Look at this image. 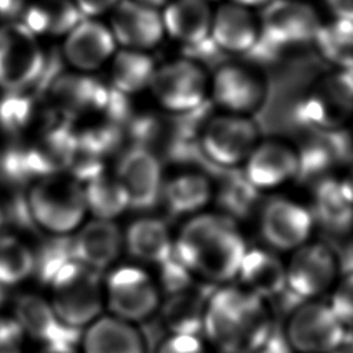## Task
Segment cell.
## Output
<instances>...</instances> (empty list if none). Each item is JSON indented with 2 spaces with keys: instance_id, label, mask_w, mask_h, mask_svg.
I'll return each instance as SVG.
<instances>
[{
  "instance_id": "6da1fadb",
  "label": "cell",
  "mask_w": 353,
  "mask_h": 353,
  "mask_svg": "<svg viewBox=\"0 0 353 353\" xmlns=\"http://www.w3.org/2000/svg\"><path fill=\"white\" fill-rule=\"evenodd\" d=\"M274 330L269 301L239 284L205 296L200 335L214 353H261Z\"/></svg>"
},
{
  "instance_id": "7a4b0ae2",
  "label": "cell",
  "mask_w": 353,
  "mask_h": 353,
  "mask_svg": "<svg viewBox=\"0 0 353 353\" xmlns=\"http://www.w3.org/2000/svg\"><path fill=\"white\" fill-rule=\"evenodd\" d=\"M245 251L237 225L219 214L193 215L174 241V255L190 276L218 285L236 279Z\"/></svg>"
},
{
  "instance_id": "3957f363",
  "label": "cell",
  "mask_w": 353,
  "mask_h": 353,
  "mask_svg": "<svg viewBox=\"0 0 353 353\" xmlns=\"http://www.w3.org/2000/svg\"><path fill=\"white\" fill-rule=\"evenodd\" d=\"M99 273L70 259L50 279L47 298L58 320L66 328L81 332L105 313L103 280Z\"/></svg>"
},
{
  "instance_id": "277c9868",
  "label": "cell",
  "mask_w": 353,
  "mask_h": 353,
  "mask_svg": "<svg viewBox=\"0 0 353 353\" xmlns=\"http://www.w3.org/2000/svg\"><path fill=\"white\" fill-rule=\"evenodd\" d=\"M28 210L40 229L66 236L83 225L87 212L84 188L69 176H46L30 188Z\"/></svg>"
},
{
  "instance_id": "5b68a950",
  "label": "cell",
  "mask_w": 353,
  "mask_h": 353,
  "mask_svg": "<svg viewBox=\"0 0 353 353\" xmlns=\"http://www.w3.org/2000/svg\"><path fill=\"white\" fill-rule=\"evenodd\" d=\"M103 302L106 313L138 325L159 313L163 294L143 268L121 265L103 279Z\"/></svg>"
},
{
  "instance_id": "8992f818",
  "label": "cell",
  "mask_w": 353,
  "mask_h": 353,
  "mask_svg": "<svg viewBox=\"0 0 353 353\" xmlns=\"http://www.w3.org/2000/svg\"><path fill=\"white\" fill-rule=\"evenodd\" d=\"M303 123L321 132H334L353 117V73L338 69L320 77L299 103Z\"/></svg>"
},
{
  "instance_id": "52a82bcc",
  "label": "cell",
  "mask_w": 353,
  "mask_h": 353,
  "mask_svg": "<svg viewBox=\"0 0 353 353\" xmlns=\"http://www.w3.org/2000/svg\"><path fill=\"white\" fill-rule=\"evenodd\" d=\"M346 330L321 299L301 301L287 316L283 339L291 353H331Z\"/></svg>"
},
{
  "instance_id": "ba28073f",
  "label": "cell",
  "mask_w": 353,
  "mask_h": 353,
  "mask_svg": "<svg viewBox=\"0 0 353 353\" xmlns=\"http://www.w3.org/2000/svg\"><path fill=\"white\" fill-rule=\"evenodd\" d=\"M339 259L331 247L307 241L291 251L285 262L287 290L301 301L320 299L339 280Z\"/></svg>"
},
{
  "instance_id": "9c48e42d",
  "label": "cell",
  "mask_w": 353,
  "mask_h": 353,
  "mask_svg": "<svg viewBox=\"0 0 353 353\" xmlns=\"http://www.w3.org/2000/svg\"><path fill=\"white\" fill-rule=\"evenodd\" d=\"M149 87L164 109L188 113L204 102L210 92V80L197 62L174 59L156 66Z\"/></svg>"
},
{
  "instance_id": "30bf717a",
  "label": "cell",
  "mask_w": 353,
  "mask_h": 353,
  "mask_svg": "<svg viewBox=\"0 0 353 353\" xmlns=\"http://www.w3.org/2000/svg\"><path fill=\"white\" fill-rule=\"evenodd\" d=\"M44 63L36 34L26 25L0 26V88L21 91L39 79Z\"/></svg>"
},
{
  "instance_id": "8fae6325",
  "label": "cell",
  "mask_w": 353,
  "mask_h": 353,
  "mask_svg": "<svg viewBox=\"0 0 353 353\" xmlns=\"http://www.w3.org/2000/svg\"><path fill=\"white\" fill-rule=\"evenodd\" d=\"M258 142L259 130L250 116L226 112L211 117L200 134L201 150L222 167L244 164Z\"/></svg>"
},
{
  "instance_id": "7c38bea8",
  "label": "cell",
  "mask_w": 353,
  "mask_h": 353,
  "mask_svg": "<svg viewBox=\"0 0 353 353\" xmlns=\"http://www.w3.org/2000/svg\"><path fill=\"white\" fill-rule=\"evenodd\" d=\"M210 94L226 113L251 116L263 108L268 84L258 70L247 65L226 63L210 80Z\"/></svg>"
},
{
  "instance_id": "4fadbf2b",
  "label": "cell",
  "mask_w": 353,
  "mask_h": 353,
  "mask_svg": "<svg viewBox=\"0 0 353 353\" xmlns=\"http://www.w3.org/2000/svg\"><path fill=\"white\" fill-rule=\"evenodd\" d=\"M320 28L319 14L305 0H270L259 21L261 36L283 47L314 41Z\"/></svg>"
},
{
  "instance_id": "5bb4252c",
  "label": "cell",
  "mask_w": 353,
  "mask_h": 353,
  "mask_svg": "<svg viewBox=\"0 0 353 353\" xmlns=\"http://www.w3.org/2000/svg\"><path fill=\"white\" fill-rule=\"evenodd\" d=\"M310 211L290 199H273L261 212L259 228L263 240L276 251H294L309 241L313 232Z\"/></svg>"
},
{
  "instance_id": "9a60e30c",
  "label": "cell",
  "mask_w": 353,
  "mask_h": 353,
  "mask_svg": "<svg viewBox=\"0 0 353 353\" xmlns=\"http://www.w3.org/2000/svg\"><path fill=\"white\" fill-rule=\"evenodd\" d=\"M110 32L123 48L148 51L157 46L164 32L157 7L138 0H120L110 11Z\"/></svg>"
},
{
  "instance_id": "2e32d148",
  "label": "cell",
  "mask_w": 353,
  "mask_h": 353,
  "mask_svg": "<svg viewBox=\"0 0 353 353\" xmlns=\"http://www.w3.org/2000/svg\"><path fill=\"white\" fill-rule=\"evenodd\" d=\"M114 176L127 196L128 207L149 210L161 197V165L159 159L145 148L127 150L119 160Z\"/></svg>"
},
{
  "instance_id": "e0dca14e",
  "label": "cell",
  "mask_w": 353,
  "mask_h": 353,
  "mask_svg": "<svg viewBox=\"0 0 353 353\" xmlns=\"http://www.w3.org/2000/svg\"><path fill=\"white\" fill-rule=\"evenodd\" d=\"M247 182L255 189L279 188L301 171L299 153L280 141H259L244 161Z\"/></svg>"
},
{
  "instance_id": "ac0fdd59",
  "label": "cell",
  "mask_w": 353,
  "mask_h": 353,
  "mask_svg": "<svg viewBox=\"0 0 353 353\" xmlns=\"http://www.w3.org/2000/svg\"><path fill=\"white\" fill-rule=\"evenodd\" d=\"M62 51L70 66L79 72H92L113 57L116 41L106 25L88 18L66 33Z\"/></svg>"
},
{
  "instance_id": "d6986e66",
  "label": "cell",
  "mask_w": 353,
  "mask_h": 353,
  "mask_svg": "<svg viewBox=\"0 0 353 353\" xmlns=\"http://www.w3.org/2000/svg\"><path fill=\"white\" fill-rule=\"evenodd\" d=\"M124 247V236L113 219L95 218L77 229L70 241L72 258L97 272L109 269Z\"/></svg>"
},
{
  "instance_id": "ffe728a7",
  "label": "cell",
  "mask_w": 353,
  "mask_h": 353,
  "mask_svg": "<svg viewBox=\"0 0 353 353\" xmlns=\"http://www.w3.org/2000/svg\"><path fill=\"white\" fill-rule=\"evenodd\" d=\"M79 352L148 353V345L137 324L105 312L81 330Z\"/></svg>"
},
{
  "instance_id": "44dd1931",
  "label": "cell",
  "mask_w": 353,
  "mask_h": 353,
  "mask_svg": "<svg viewBox=\"0 0 353 353\" xmlns=\"http://www.w3.org/2000/svg\"><path fill=\"white\" fill-rule=\"evenodd\" d=\"M11 314L25 331L28 339H34L41 345L54 342L73 343L72 338L79 334V331L66 328L58 320L48 298L37 292L18 295L12 303Z\"/></svg>"
},
{
  "instance_id": "7402d4cb",
  "label": "cell",
  "mask_w": 353,
  "mask_h": 353,
  "mask_svg": "<svg viewBox=\"0 0 353 353\" xmlns=\"http://www.w3.org/2000/svg\"><path fill=\"white\" fill-rule=\"evenodd\" d=\"M259 37V21L250 8L226 1L212 12L210 39L219 50L244 54L256 46Z\"/></svg>"
},
{
  "instance_id": "603a6c76",
  "label": "cell",
  "mask_w": 353,
  "mask_h": 353,
  "mask_svg": "<svg viewBox=\"0 0 353 353\" xmlns=\"http://www.w3.org/2000/svg\"><path fill=\"white\" fill-rule=\"evenodd\" d=\"M212 12L208 0H170L161 11L164 32L176 41L197 46L210 39Z\"/></svg>"
},
{
  "instance_id": "cb8c5ba5",
  "label": "cell",
  "mask_w": 353,
  "mask_h": 353,
  "mask_svg": "<svg viewBox=\"0 0 353 353\" xmlns=\"http://www.w3.org/2000/svg\"><path fill=\"white\" fill-rule=\"evenodd\" d=\"M236 279L239 285L269 301L287 288L285 262L273 251L247 248Z\"/></svg>"
},
{
  "instance_id": "d4e9b609",
  "label": "cell",
  "mask_w": 353,
  "mask_h": 353,
  "mask_svg": "<svg viewBox=\"0 0 353 353\" xmlns=\"http://www.w3.org/2000/svg\"><path fill=\"white\" fill-rule=\"evenodd\" d=\"M124 245L135 259L160 265L174 252V241L167 225L153 216L138 218L124 234Z\"/></svg>"
},
{
  "instance_id": "484cf974",
  "label": "cell",
  "mask_w": 353,
  "mask_h": 353,
  "mask_svg": "<svg viewBox=\"0 0 353 353\" xmlns=\"http://www.w3.org/2000/svg\"><path fill=\"white\" fill-rule=\"evenodd\" d=\"M161 197L175 215H196L212 197L210 179L200 172H182L163 183Z\"/></svg>"
},
{
  "instance_id": "4316f807",
  "label": "cell",
  "mask_w": 353,
  "mask_h": 353,
  "mask_svg": "<svg viewBox=\"0 0 353 353\" xmlns=\"http://www.w3.org/2000/svg\"><path fill=\"white\" fill-rule=\"evenodd\" d=\"M204 301L205 296L199 295L192 288L168 295L159 309L167 332L200 335Z\"/></svg>"
},
{
  "instance_id": "83f0119b",
  "label": "cell",
  "mask_w": 353,
  "mask_h": 353,
  "mask_svg": "<svg viewBox=\"0 0 353 353\" xmlns=\"http://www.w3.org/2000/svg\"><path fill=\"white\" fill-rule=\"evenodd\" d=\"M154 69L153 59L145 51L123 48L113 54L112 84L119 94H137L149 87Z\"/></svg>"
},
{
  "instance_id": "f1b7e54d",
  "label": "cell",
  "mask_w": 353,
  "mask_h": 353,
  "mask_svg": "<svg viewBox=\"0 0 353 353\" xmlns=\"http://www.w3.org/2000/svg\"><path fill=\"white\" fill-rule=\"evenodd\" d=\"M80 12L72 0H36L26 8V25L36 32L68 33L80 19Z\"/></svg>"
},
{
  "instance_id": "f546056e",
  "label": "cell",
  "mask_w": 353,
  "mask_h": 353,
  "mask_svg": "<svg viewBox=\"0 0 353 353\" xmlns=\"http://www.w3.org/2000/svg\"><path fill=\"white\" fill-rule=\"evenodd\" d=\"M84 197L87 211L101 219H113L128 207L127 196L117 178L103 172L87 182Z\"/></svg>"
},
{
  "instance_id": "4dcf8cb0",
  "label": "cell",
  "mask_w": 353,
  "mask_h": 353,
  "mask_svg": "<svg viewBox=\"0 0 353 353\" xmlns=\"http://www.w3.org/2000/svg\"><path fill=\"white\" fill-rule=\"evenodd\" d=\"M314 43L327 61L341 70L350 72L353 68V21L335 18L328 25L321 23Z\"/></svg>"
},
{
  "instance_id": "1f68e13d",
  "label": "cell",
  "mask_w": 353,
  "mask_h": 353,
  "mask_svg": "<svg viewBox=\"0 0 353 353\" xmlns=\"http://www.w3.org/2000/svg\"><path fill=\"white\" fill-rule=\"evenodd\" d=\"M36 268L33 251L18 237H0V285L14 287L28 280Z\"/></svg>"
},
{
  "instance_id": "d6a6232c",
  "label": "cell",
  "mask_w": 353,
  "mask_h": 353,
  "mask_svg": "<svg viewBox=\"0 0 353 353\" xmlns=\"http://www.w3.org/2000/svg\"><path fill=\"white\" fill-rule=\"evenodd\" d=\"M328 295L331 310L343 328L353 332V270L339 277Z\"/></svg>"
},
{
  "instance_id": "836d02e7",
  "label": "cell",
  "mask_w": 353,
  "mask_h": 353,
  "mask_svg": "<svg viewBox=\"0 0 353 353\" xmlns=\"http://www.w3.org/2000/svg\"><path fill=\"white\" fill-rule=\"evenodd\" d=\"M153 353H214L201 335L167 334Z\"/></svg>"
},
{
  "instance_id": "e575fe53",
  "label": "cell",
  "mask_w": 353,
  "mask_h": 353,
  "mask_svg": "<svg viewBox=\"0 0 353 353\" xmlns=\"http://www.w3.org/2000/svg\"><path fill=\"white\" fill-rule=\"evenodd\" d=\"M28 336L12 314L0 313V353H25Z\"/></svg>"
},
{
  "instance_id": "d590c367",
  "label": "cell",
  "mask_w": 353,
  "mask_h": 353,
  "mask_svg": "<svg viewBox=\"0 0 353 353\" xmlns=\"http://www.w3.org/2000/svg\"><path fill=\"white\" fill-rule=\"evenodd\" d=\"M80 15L94 18L110 12L120 0H72Z\"/></svg>"
},
{
  "instance_id": "8d00e7d4",
  "label": "cell",
  "mask_w": 353,
  "mask_h": 353,
  "mask_svg": "<svg viewBox=\"0 0 353 353\" xmlns=\"http://www.w3.org/2000/svg\"><path fill=\"white\" fill-rule=\"evenodd\" d=\"M335 18L353 21V0H325Z\"/></svg>"
},
{
  "instance_id": "74e56055",
  "label": "cell",
  "mask_w": 353,
  "mask_h": 353,
  "mask_svg": "<svg viewBox=\"0 0 353 353\" xmlns=\"http://www.w3.org/2000/svg\"><path fill=\"white\" fill-rule=\"evenodd\" d=\"M33 353H80L79 349L73 346V343L66 342H54V343H44Z\"/></svg>"
},
{
  "instance_id": "f35d334b",
  "label": "cell",
  "mask_w": 353,
  "mask_h": 353,
  "mask_svg": "<svg viewBox=\"0 0 353 353\" xmlns=\"http://www.w3.org/2000/svg\"><path fill=\"white\" fill-rule=\"evenodd\" d=\"M331 353H353V332L346 331L339 343L332 349Z\"/></svg>"
},
{
  "instance_id": "ab89813d",
  "label": "cell",
  "mask_w": 353,
  "mask_h": 353,
  "mask_svg": "<svg viewBox=\"0 0 353 353\" xmlns=\"http://www.w3.org/2000/svg\"><path fill=\"white\" fill-rule=\"evenodd\" d=\"M230 3H234L237 6L245 7V8H258V7H265L270 0H228Z\"/></svg>"
},
{
  "instance_id": "60d3db41",
  "label": "cell",
  "mask_w": 353,
  "mask_h": 353,
  "mask_svg": "<svg viewBox=\"0 0 353 353\" xmlns=\"http://www.w3.org/2000/svg\"><path fill=\"white\" fill-rule=\"evenodd\" d=\"M138 1L146 3V4L153 6V7H159V6H164V4H167L170 0H138Z\"/></svg>"
},
{
  "instance_id": "b9f144b4",
  "label": "cell",
  "mask_w": 353,
  "mask_h": 353,
  "mask_svg": "<svg viewBox=\"0 0 353 353\" xmlns=\"http://www.w3.org/2000/svg\"><path fill=\"white\" fill-rule=\"evenodd\" d=\"M4 287L0 285V309L3 307V305L6 303V292H4Z\"/></svg>"
},
{
  "instance_id": "7bdbcfd3",
  "label": "cell",
  "mask_w": 353,
  "mask_h": 353,
  "mask_svg": "<svg viewBox=\"0 0 353 353\" xmlns=\"http://www.w3.org/2000/svg\"><path fill=\"white\" fill-rule=\"evenodd\" d=\"M3 221H4V211H3V208H1V205H0V226H1Z\"/></svg>"
}]
</instances>
